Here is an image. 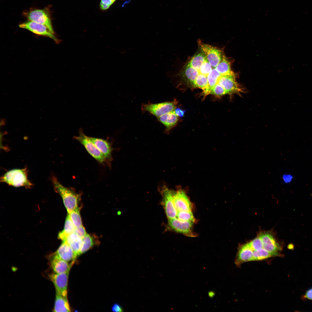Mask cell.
I'll return each mask as SVG.
<instances>
[{
  "mask_svg": "<svg viewBox=\"0 0 312 312\" xmlns=\"http://www.w3.org/2000/svg\"><path fill=\"white\" fill-rule=\"evenodd\" d=\"M51 180L54 190L62 198L68 213L79 207L80 194L76 192L71 188L63 185L55 175L51 176Z\"/></svg>",
  "mask_w": 312,
  "mask_h": 312,
  "instance_id": "1",
  "label": "cell"
},
{
  "mask_svg": "<svg viewBox=\"0 0 312 312\" xmlns=\"http://www.w3.org/2000/svg\"><path fill=\"white\" fill-rule=\"evenodd\" d=\"M28 169H14L7 171L0 178V181L15 187H23L30 188L33 185L28 179Z\"/></svg>",
  "mask_w": 312,
  "mask_h": 312,
  "instance_id": "2",
  "label": "cell"
},
{
  "mask_svg": "<svg viewBox=\"0 0 312 312\" xmlns=\"http://www.w3.org/2000/svg\"><path fill=\"white\" fill-rule=\"evenodd\" d=\"M176 99L171 102H165L157 103L144 104L142 106L143 111H147L158 117L174 111L178 104Z\"/></svg>",
  "mask_w": 312,
  "mask_h": 312,
  "instance_id": "3",
  "label": "cell"
},
{
  "mask_svg": "<svg viewBox=\"0 0 312 312\" xmlns=\"http://www.w3.org/2000/svg\"><path fill=\"white\" fill-rule=\"evenodd\" d=\"M79 135L74 136V138L82 144L90 155L102 164L106 161L103 154L92 141L89 137L84 133L82 129H79Z\"/></svg>",
  "mask_w": 312,
  "mask_h": 312,
  "instance_id": "4",
  "label": "cell"
},
{
  "mask_svg": "<svg viewBox=\"0 0 312 312\" xmlns=\"http://www.w3.org/2000/svg\"><path fill=\"white\" fill-rule=\"evenodd\" d=\"M24 14L29 21L43 25L52 33L55 34L48 9H32L25 12Z\"/></svg>",
  "mask_w": 312,
  "mask_h": 312,
  "instance_id": "5",
  "label": "cell"
},
{
  "mask_svg": "<svg viewBox=\"0 0 312 312\" xmlns=\"http://www.w3.org/2000/svg\"><path fill=\"white\" fill-rule=\"evenodd\" d=\"M19 27L27 30L32 33L42 36L49 37L56 43L59 42V40L45 26L31 21H28L20 24Z\"/></svg>",
  "mask_w": 312,
  "mask_h": 312,
  "instance_id": "6",
  "label": "cell"
},
{
  "mask_svg": "<svg viewBox=\"0 0 312 312\" xmlns=\"http://www.w3.org/2000/svg\"><path fill=\"white\" fill-rule=\"evenodd\" d=\"M70 270L61 273H53L49 274V280L53 283L55 291L67 298L68 278Z\"/></svg>",
  "mask_w": 312,
  "mask_h": 312,
  "instance_id": "7",
  "label": "cell"
},
{
  "mask_svg": "<svg viewBox=\"0 0 312 312\" xmlns=\"http://www.w3.org/2000/svg\"><path fill=\"white\" fill-rule=\"evenodd\" d=\"M161 192L163 203L167 217L168 219L177 218V211L174 202V193L165 187H163Z\"/></svg>",
  "mask_w": 312,
  "mask_h": 312,
  "instance_id": "8",
  "label": "cell"
},
{
  "mask_svg": "<svg viewBox=\"0 0 312 312\" xmlns=\"http://www.w3.org/2000/svg\"><path fill=\"white\" fill-rule=\"evenodd\" d=\"M218 84L225 90L227 94H239L243 90L236 80L234 74L223 75L220 79Z\"/></svg>",
  "mask_w": 312,
  "mask_h": 312,
  "instance_id": "9",
  "label": "cell"
},
{
  "mask_svg": "<svg viewBox=\"0 0 312 312\" xmlns=\"http://www.w3.org/2000/svg\"><path fill=\"white\" fill-rule=\"evenodd\" d=\"M168 225L173 231L187 236H192L193 222L183 221L177 218L168 219Z\"/></svg>",
  "mask_w": 312,
  "mask_h": 312,
  "instance_id": "10",
  "label": "cell"
},
{
  "mask_svg": "<svg viewBox=\"0 0 312 312\" xmlns=\"http://www.w3.org/2000/svg\"><path fill=\"white\" fill-rule=\"evenodd\" d=\"M74 261L69 264L68 262L60 258L54 253L50 256L49 260L51 268L53 272L56 273H63L70 270Z\"/></svg>",
  "mask_w": 312,
  "mask_h": 312,
  "instance_id": "11",
  "label": "cell"
},
{
  "mask_svg": "<svg viewBox=\"0 0 312 312\" xmlns=\"http://www.w3.org/2000/svg\"><path fill=\"white\" fill-rule=\"evenodd\" d=\"M174 203L177 211H191L192 204L185 193L181 190L174 193Z\"/></svg>",
  "mask_w": 312,
  "mask_h": 312,
  "instance_id": "12",
  "label": "cell"
},
{
  "mask_svg": "<svg viewBox=\"0 0 312 312\" xmlns=\"http://www.w3.org/2000/svg\"><path fill=\"white\" fill-rule=\"evenodd\" d=\"M90 139L103 154L108 162L112 158V148L111 144L106 140L100 138L89 137Z\"/></svg>",
  "mask_w": 312,
  "mask_h": 312,
  "instance_id": "13",
  "label": "cell"
},
{
  "mask_svg": "<svg viewBox=\"0 0 312 312\" xmlns=\"http://www.w3.org/2000/svg\"><path fill=\"white\" fill-rule=\"evenodd\" d=\"M66 243L73 250L75 259L78 256V254L82 246V239L74 232L66 236L62 240Z\"/></svg>",
  "mask_w": 312,
  "mask_h": 312,
  "instance_id": "14",
  "label": "cell"
},
{
  "mask_svg": "<svg viewBox=\"0 0 312 312\" xmlns=\"http://www.w3.org/2000/svg\"><path fill=\"white\" fill-rule=\"evenodd\" d=\"M54 253L60 258L68 262L74 261L76 259L72 249L65 242H63Z\"/></svg>",
  "mask_w": 312,
  "mask_h": 312,
  "instance_id": "15",
  "label": "cell"
},
{
  "mask_svg": "<svg viewBox=\"0 0 312 312\" xmlns=\"http://www.w3.org/2000/svg\"><path fill=\"white\" fill-rule=\"evenodd\" d=\"M179 117L175 114L174 111L157 118L166 127V131L168 132L177 123Z\"/></svg>",
  "mask_w": 312,
  "mask_h": 312,
  "instance_id": "16",
  "label": "cell"
},
{
  "mask_svg": "<svg viewBox=\"0 0 312 312\" xmlns=\"http://www.w3.org/2000/svg\"><path fill=\"white\" fill-rule=\"evenodd\" d=\"M53 307L54 312H71V309L67 298L56 292Z\"/></svg>",
  "mask_w": 312,
  "mask_h": 312,
  "instance_id": "17",
  "label": "cell"
},
{
  "mask_svg": "<svg viewBox=\"0 0 312 312\" xmlns=\"http://www.w3.org/2000/svg\"><path fill=\"white\" fill-rule=\"evenodd\" d=\"M82 240V244L78 256L86 252L99 243L97 237L92 235L87 234Z\"/></svg>",
  "mask_w": 312,
  "mask_h": 312,
  "instance_id": "18",
  "label": "cell"
},
{
  "mask_svg": "<svg viewBox=\"0 0 312 312\" xmlns=\"http://www.w3.org/2000/svg\"><path fill=\"white\" fill-rule=\"evenodd\" d=\"M75 227L68 215L66 218L63 230L58 234V238L62 240L67 235L74 232Z\"/></svg>",
  "mask_w": 312,
  "mask_h": 312,
  "instance_id": "19",
  "label": "cell"
},
{
  "mask_svg": "<svg viewBox=\"0 0 312 312\" xmlns=\"http://www.w3.org/2000/svg\"><path fill=\"white\" fill-rule=\"evenodd\" d=\"M80 210L79 207L68 214L76 228L82 225Z\"/></svg>",
  "mask_w": 312,
  "mask_h": 312,
  "instance_id": "20",
  "label": "cell"
},
{
  "mask_svg": "<svg viewBox=\"0 0 312 312\" xmlns=\"http://www.w3.org/2000/svg\"><path fill=\"white\" fill-rule=\"evenodd\" d=\"M177 218L179 219L186 221L194 222L195 219L191 211H177Z\"/></svg>",
  "mask_w": 312,
  "mask_h": 312,
  "instance_id": "21",
  "label": "cell"
},
{
  "mask_svg": "<svg viewBox=\"0 0 312 312\" xmlns=\"http://www.w3.org/2000/svg\"><path fill=\"white\" fill-rule=\"evenodd\" d=\"M225 90L219 84L215 85L211 90L210 94H212L217 97H221L227 94Z\"/></svg>",
  "mask_w": 312,
  "mask_h": 312,
  "instance_id": "22",
  "label": "cell"
},
{
  "mask_svg": "<svg viewBox=\"0 0 312 312\" xmlns=\"http://www.w3.org/2000/svg\"><path fill=\"white\" fill-rule=\"evenodd\" d=\"M116 0H101L99 4L100 9L103 11L108 9Z\"/></svg>",
  "mask_w": 312,
  "mask_h": 312,
  "instance_id": "23",
  "label": "cell"
},
{
  "mask_svg": "<svg viewBox=\"0 0 312 312\" xmlns=\"http://www.w3.org/2000/svg\"><path fill=\"white\" fill-rule=\"evenodd\" d=\"M74 232L82 239L87 234L85 228L83 225L76 228Z\"/></svg>",
  "mask_w": 312,
  "mask_h": 312,
  "instance_id": "24",
  "label": "cell"
},
{
  "mask_svg": "<svg viewBox=\"0 0 312 312\" xmlns=\"http://www.w3.org/2000/svg\"><path fill=\"white\" fill-rule=\"evenodd\" d=\"M293 178V176L290 174H284L282 177V180L284 183H290L292 180Z\"/></svg>",
  "mask_w": 312,
  "mask_h": 312,
  "instance_id": "25",
  "label": "cell"
},
{
  "mask_svg": "<svg viewBox=\"0 0 312 312\" xmlns=\"http://www.w3.org/2000/svg\"><path fill=\"white\" fill-rule=\"evenodd\" d=\"M111 309L112 311L115 312H122L123 309L122 307L118 304L115 303L112 305Z\"/></svg>",
  "mask_w": 312,
  "mask_h": 312,
  "instance_id": "26",
  "label": "cell"
},
{
  "mask_svg": "<svg viewBox=\"0 0 312 312\" xmlns=\"http://www.w3.org/2000/svg\"><path fill=\"white\" fill-rule=\"evenodd\" d=\"M303 298L312 300V288L306 291L303 296Z\"/></svg>",
  "mask_w": 312,
  "mask_h": 312,
  "instance_id": "27",
  "label": "cell"
},
{
  "mask_svg": "<svg viewBox=\"0 0 312 312\" xmlns=\"http://www.w3.org/2000/svg\"><path fill=\"white\" fill-rule=\"evenodd\" d=\"M187 110H183L179 108H176L174 110L175 114L178 117H183L184 116L185 112Z\"/></svg>",
  "mask_w": 312,
  "mask_h": 312,
  "instance_id": "28",
  "label": "cell"
}]
</instances>
